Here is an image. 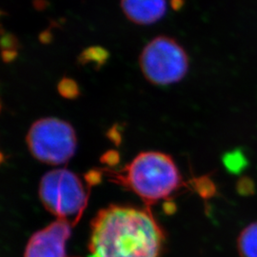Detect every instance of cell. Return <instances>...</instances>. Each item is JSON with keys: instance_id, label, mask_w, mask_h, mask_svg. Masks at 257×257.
<instances>
[{"instance_id": "277c9868", "label": "cell", "mask_w": 257, "mask_h": 257, "mask_svg": "<svg viewBox=\"0 0 257 257\" xmlns=\"http://www.w3.org/2000/svg\"><path fill=\"white\" fill-rule=\"evenodd\" d=\"M139 64L150 82L165 86L183 79L189 70V56L174 38L160 36L143 49Z\"/></svg>"}, {"instance_id": "ac0fdd59", "label": "cell", "mask_w": 257, "mask_h": 257, "mask_svg": "<svg viewBox=\"0 0 257 257\" xmlns=\"http://www.w3.org/2000/svg\"><path fill=\"white\" fill-rule=\"evenodd\" d=\"M170 4L175 11H180L183 8L185 0H170Z\"/></svg>"}, {"instance_id": "3957f363", "label": "cell", "mask_w": 257, "mask_h": 257, "mask_svg": "<svg viewBox=\"0 0 257 257\" xmlns=\"http://www.w3.org/2000/svg\"><path fill=\"white\" fill-rule=\"evenodd\" d=\"M39 197L47 211L57 218L69 220L74 217L75 222L88 202L82 182L77 175L66 169L51 171L41 178Z\"/></svg>"}, {"instance_id": "e0dca14e", "label": "cell", "mask_w": 257, "mask_h": 257, "mask_svg": "<svg viewBox=\"0 0 257 257\" xmlns=\"http://www.w3.org/2000/svg\"><path fill=\"white\" fill-rule=\"evenodd\" d=\"M52 38H53V35L50 32V30H45L39 36V39L42 43H49L52 40Z\"/></svg>"}, {"instance_id": "9a60e30c", "label": "cell", "mask_w": 257, "mask_h": 257, "mask_svg": "<svg viewBox=\"0 0 257 257\" xmlns=\"http://www.w3.org/2000/svg\"><path fill=\"white\" fill-rule=\"evenodd\" d=\"M33 6L37 11H44L49 6L47 0H33Z\"/></svg>"}, {"instance_id": "8fae6325", "label": "cell", "mask_w": 257, "mask_h": 257, "mask_svg": "<svg viewBox=\"0 0 257 257\" xmlns=\"http://www.w3.org/2000/svg\"><path fill=\"white\" fill-rule=\"evenodd\" d=\"M195 189L204 198L212 197L216 193L215 185L209 177H201L195 181Z\"/></svg>"}, {"instance_id": "7c38bea8", "label": "cell", "mask_w": 257, "mask_h": 257, "mask_svg": "<svg viewBox=\"0 0 257 257\" xmlns=\"http://www.w3.org/2000/svg\"><path fill=\"white\" fill-rule=\"evenodd\" d=\"M256 185L249 176H242L236 182V192L241 196H251L255 193Z\"/></svg>"}, {"instance_id": "5bb4252c", "label": "cell", "mask_w": 257, "mask_h": 257, "mask_svg": "<svg viewBox=\"0 0 257 257\" xmlns=\"http://www.w3.org/2000/svg\"><path fill=\"white\" fill-rule=\"evenodd\" d=\"M19 40L13 34H4L2 35V49L3 50H12L17 51L19 47Z\"/></svg>"}, {"instance_id": "8992f818", "label": "cell", "mask_w": 257, "mask_h": 257, "mask_svg": "<svg viewBox=\"0 0 257 257\" xmlns=\"http://www.w3.org/2000/svg\"><path fill=\"white\" fill-rule=\"evenodd\" d=\"M74 223L57 218L46 228L35 232L28 242L24 257H68L66 242Z\"/></svg>"}, {"instance_id": "9c48e42d", "label": "cell", "mask_w": 257, "mask_h": 257, "mask_svg": "<svg viewBox=\"0 0 257 257\" xmlns=\"http://www.w3.org/2000/svg\"><path fill=\"white\" fill-rule=\"evenodd\" d=\"M222 160L227 171L233 175L241 174L243 171L246 170L248 165L247 157L239 149H235L234 151L226 153Z\"/></svg>"}, {"instance_id": "52a82bcc", "label": "cell", "mask_w": 257, "mask_h": 257, "mask_svg": "<svg viewBox=\"0 0 257 257\" xmlns=\"http://www.w3.org/2000/svg\"><path fill=\"white\" fill-rule=\"evenodd\" d=\"M125 17L138 25H152L163 19L167 0H120Z\"/></svg>"}, {"instance_id": "6da1fadb", "label": "cell", "mask_w": 257, "mask_h": 257, "mask_svg": "<svg viewBox=\"0 0 257 257\" xmlns=\"http://www.w3.org/2000/svg\"><path fill=\"white\" fill-rule=\"evenodd\" d=\"M164 241L149 209L110 205L92 219L88 257H160Z\"/></svg>"}, {"instance_id": "4fadbf2b", "label": "cell", "mask_w": 257, "mask_h": 257, "mask_svg": "<svg viewBox=\"0 0 257 257\" xmlns=\"http://www.w3.org/2000/svg\"><path fill=\"white\" fill-rule=\"evenodd\" d=\"M59 91L64 96L73 97L75 96L77 92V86L71 79H63L59 84Z\"/></svg>"}, {"instance_id": "2e32d148", "label": "cell", "mask_w": 257, "mask_h": 257, "mask_svg": "<svg viewBox=\"0 0 257 257\" xmlns=\"http://www.w3.org/2000/svg\"><path fill=\"white\" fill-rule=\"evenodd\" d=\"M3 59L6 62H10L13 59H15V57L17 56V51H12V50H3Z\"/></svg>"}, {"instance_id": "5b68a950", "label": "cell", "mask_w": 257, "mask_h": 257, "mask_svg": "<svg viewBox=\"0 0 257 257\" xmlns=\"http://www.w3.org/2000/svg\"><path fill=\"white\" fill-rule=\"evenodd\" d=\"M28 147L39 161L59 165L68 162L76 150V136L64 120L48 117L36 121L28 132Z\"/></svg>"}, {"instance_id": "7a4b0ae2", "label": "cell", "mask_w": 257, "mask_h": 257, "mask_svg": "<svg viewBox=\"0 0 257 257\" xmlns=\"http://www.w3.org/2000/svg\"><path fill=\"white\" fill-rule=\"evenodd\" d=\"M111 178L134 192L146 204L165 199L181 185L179 171L171 156L158 152L139 154Z\"/></svg>"}, {"instance_id": "ba28073f", "label": "cell", "mask_w": 257, "mask_h": 257, "mask_svg": "<svg viewBox=\"0 0 257 257\" xmlns=\"http://www.w3.org/2000/svg\"><path fill=\"white\" fill-rule=\"evenodd\" d=\"M237 250L241 257H257V221L249 224L240 232Z\"/></svg>"}, {"instance_id": "30bf717a", "label": "cell", "mask_w": 257, "mask_h": 257, "mask_svg": "<svg viewBox=\"0 0 257 257\" xmlns=\"http://www.w3.org/2000/svg\"><path fill=\"white\" fill-rule=\"evenodd\" d=\"M109 53L106 49L99 46L90 47L85 49L78 57V61L81 64L94 62L97 65H103L108 59Z\"/></svg>"}]
</instances>
